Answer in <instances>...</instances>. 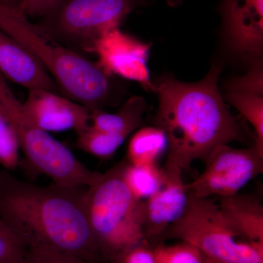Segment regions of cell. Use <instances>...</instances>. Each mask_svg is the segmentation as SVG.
Listing matches in <instances>:
<instances>
[{"label":"cell","mask_w":263,"mask_h":263,"mask_svg":"<svg viewBox=\"0 0 263 263\" xmlns=\"http://www.w3.org/2000/svg\"><path fill=\"white\" fill-rule=\"evenodd\" d=\"M123 164L103 174L86 193V209L100 252L119 258L124 252L145 241L141 202L123 180Z\"/></svg>","instance_id":"277c9868"},{"label":"cell","mask_w":263,"mask_h":263,"mask_svg":"<svg viewBox=\"0 0 263 263\" xmlns=\"http://www.w3.org/2000/svg\"><path fill=\"white\" fill-rule=\"evenodd\" d=\"M117 259L119 263H158L155 249H150L144 242L128 249Z\"/></svg>","instance_id":"cb8c5ba5"},{"label":"cell","mask_w":263,"mask_h":263,"mask_svg":"<svg viewBox=\"0 0 263 263\" xmlns=\"http://www.w3.org/2000/svg\"><path fill=\"white\" fill-rule=\"evenodd\" d=\"M227 101L249 122L254 131V145L263 153V75L257 64L248 73L234 78L226 86Z\"/></svg>","instance_id":"5bb4252c"},{"label":"cell","mask_w":263,"mask_h":263,"mask_svg":"<svg viewBox=\"0 0 263 263\" xmlns=\"http://www.w3.org/2000/svg\"><path fill=\"white\" fill-rule=\"evenodd\" d=\"M0 30L42 64L65 98L91 109H101L115 98L112 76L98 63L48 37L20 10L0 3Z\"/></svg>","instance_id":"3957f363"},{"label":"cell","mask_w":263,"mask_h":263,"mask_svg":"<svg viewBox=\"0 0 263 263\" xmlns=\"http://www.w3.org/2000/svg\"><path fill=\"white\" fill-rule=\"evenodd\" d=\"M162 174V181L157 191L141 202L145 239L164 235L187 206L189 195L182 179V169L177 164L166 160Z\"/></svg>","instance_id":"9c48e42d"},{"label":"cell","mask_w":263,"mask_h":263,"mask_svg":"<svg viewBox=\"0 0 263 263\" xmlns=\"http://www.w3.org/2000/svg\"><path fill=\"white\" fill-rule=\"evenodd\" d=\"M0 109L10 119L18 136L20 148L33 169L65 187H89L103 174L91 171L68 148L33 124L0 73Z\"/></svg>","instance_id":"5b68a950"},{"label":"cell","mask_w":263,"mask_h":263,"mask_svg":"<svg viewBox=\"0 0 263 263\" xmlns=\"http://www.w3.org/2000/svg\"><path fill=\"white\" fill-rule=\"evenodd\" d=\"M22 2V0H0V3L2 5L18 10H20Z\"/></svg>","instance_id":"484cf974"},{"label":"cell","mask_w":263,"mask_h":263,"mask_svg":"<svg viewBox=\"0 0 263 263\" xmlns=\"http://www.w3.org/2000/svg\"><path fill=\"white\" fill-rule=\"evenodd\" d=\"M77 135L78 147L100 159L111 157L127 139L126 137L102 133L91 128Z\"/></svg>","instance_id":"d6986e66"},{"label":"cell","mask_w":263,"mask_h":263,"mask_svg":"<svg viewBox=\"0 0 263 263\" xmlns=\"http://www.w3.org/2000/svg\"><path fill=\"white\" fill-rule=\"evenodd\" d=\"M158 263H205V256L188 243L161 245L155 249Z\"/></svg>","instance_id":"7402d4cb"},{"label":"cell","mask_w":263,"mask_h":263,"mask_svg":"<svg viewBox=\"0 0 263 263\" xmlns=\"http://www.w3.org/2000/svg\"><path fill=\"white\" fill-rule=\"evenodd\" d=\"M221 212L240 234L254 245L263 246V205L254 195L220 197Z\"/></svg>","instance_id":"9a60e30c"},{"label":"cell","mask_w":263,"mask_h":263,"mask_svg":"<svg viewBox=\"0 0 263 263\" xmlns=\"http://www.w3.org/2000/svg\"><path fill=\"white\" fill-rule=\"evenodd\" d=\"M193 246L208 258L224 263H263V246L240 234L213 197L189 195L187 206L164 235Z\"/></svg>","instance_id":"8992f818"},{"label":"cell","mask_w":263,"mask_h":263,"mask_svg":"<svg viewBox=\"0 0 263 263\" xmlns=\"http://www.w3.org/2000/svg\"><path fill=\"white\" fill-rule=\"evenodd\" d=\"M220 68L213 65L201 81L186 83L162 76L153 83L158 97L155 127L167 140V160L183 171L205 162L215 147L247 141L241 124L231 114L218 87Z\"/></svg>","instance_id":"6da1fadb"},{"label":"cell","mask_w":263,"mask_h":263,"mask_svg":"<svg viewBox=\"0 0 263 263\" xmlns=\"http://www.w3.org/2000/svg\"><path fill=\"white\" fill-rule=\"evenodd\" d=\"M0 73L28 90L62 94L51 76L32 53L0 30Z\"/></svg>","instance_id":"4fadbf2b"},{"label":"cell","mask_w":263,"mask_h":263,"mask_svg":"<svg viewBox=\"0 0 263 263\" xmlns=\"http://www.w3.org/2000/svg\"><path fill=\"white\" fill-rule=\"evenodd\" d=\"M122 176L133 196L140 201H144L160 186L162 168L158 167V164H123Z\"/></svg>","instance_id":"ac0fdd59"},{"label":"cell","mask_w":263,"mask_h":263,"mask_svg":"<svg viewBox=\"0 0 263 263\" xmlns=\"http://www.w3.org/2000/svg\"><path fill=\"white\" fill-rule=\"evenodd\" d=\"M60 0H22L20 10L27 17L41 18Z\"/></svg>","instance_id":"d4e9b609"},{"label":"cell","mask_w":263,"mask_h":263,"mask_svg":"<svg viewBox=\"0 0 263 263\" xmlns=\"http://www.w3.org/2000/svg\"><path fill=\"white\" fill-rule=\"evenodd\" d=\"M167 152V140L157 127H143L132 136L127 148V160L133 165L157 164Z\"/></svg>","instance_id":"e0dca14e"},{"label":"cell","mask_w":263,"mask_h":263,"mask_svg":"<svg viewBox=\"0 0 263 263\" xmlns=\"http://www.w3.org/2000/svg\"><path fill=\"white\" fill-rule=\"evenodd\" d=\"M146 104L141 97H133L119 111L107 113L102 109H91L89 128L94 130L127 138L143 124Z\"/></svg>","instance_id":"2e32d148"},{"label":"cell","mask_w":263,"mask_h":263,"mask_svg":"<svg viewBox=\"0 0 263 263\" xmlns=\"http://www.w3.org/2000/svg\"><path fill=\"white\" fill-rule=\"evenodd\" d=\"M83 188L36 186L0 172V218L27 247L46 246L92 262L100 250Z\"/></svg>","instance_id":"7a4b0ae2"},{"label":"cell","mask_w":263,"mask_h":263,"mask_svg":"<svg viewBox=\"0 0 263 263\" xmlns=\"http://www.w3.org/2000/svg\"><path fill=\"white\" fill-rule=\"evenodd\" d=\"M205 263H224L221 262H219V261L214 260V259H212L210 258H208V257H205Z\"/></svg>","instance_id":"4316f807"},{"label":"cell","mask_w":263,"mask_h":263,"mask_svg":"<svg viewBox=\"0 0 263 263\" xmlns=\"http://www.w3.org/2000/svg\"><path fill=\"white\" fill-rule=\"evenodd\" d=\"M205 169L190 183L188 195L196 198L233 196L263 173V153L254 143L246 148L229 144L215 147L207 157Z\"/></svg>","instance_id":"ba28073f"},{"label":"cell","mask_w":263,"mask_h":263,"mask_svg":"<svg viewBox=\"0 0 263 263\" xmlns=\"http://www.w3.org/2000/svg\"><path fill=\"white\" fill-rule=\"evenodd\" d=\"M24 112L33 124L46 132L73 129L77 134L89 128L91 108L43 89L29 90L22 103Z\"/></svg>","instance_id":"8fae6325"},{"label":"cell","mask_w":263,"mask_h":263,"mask_svg":"<svg viewBox=\"0 0 263 263\" xmlns=\"http://www.w3.org/2000/svg\"><path fill=\"white\" fill-rule=\"evenodd\" d=\"M224 30L230 47L241 56L262 52L263 0H224Z\"/></svg>","instance_id":"7c38bea8"},{"label":"cell","mask_w":263,"mask_h":263,"mask_svg":"<svg viewBox=\"0 0 263 263\" xmlns=\"http://www.w3.org/2000/svg\"><path fill=\"white\" fill-rule=\"evenodd\" d=\"M138 5V0H60L35 24L62 46L80 54L93 53L98 40Z\"/></svg>","instance_id":"52a82bcc"},{"label":"cell","mask_w":263,"mask_h":263,"mask_svg":"<svg viewBox=\"0 0 263 263\" xmlns=\"http://www.w3.org/2000/svg\"><path fill=\"white\" fill-rule=\"evenodd\" d=\"M26 251L23 240L0 218V263H21Z\"/></svg>","instance_id":"44dd1931"},{"label":"cell","mask_w":263,"mask_h":263,"mask_svg":"<svg viewBox=\"0 0 263 263\" xmlns=\"http://www.w3.org/2000/svg\"><path fill=\"white\" fill-rule=\"evenodd\" d=\"M21 263H92L46 246L27 247Z\"/></svg>","instance_id":"603a6c76"},{"label":"cell","mask_w":263,"mask_h":263,"mask_svg":"<svg viewBox=\"0 0 263 263\" xmlns=\"http://www.w3.org/2000/svg\"><path fill=\"white\" fill-rule=\"evenodd\" d=\"M20 145L16 132L10 119L0 109V164L13 171L19 163Z\"/></svg>","instance_id":"ffe728a7"},{"label":"cell","mask_w":263,"mask_h":263,"mask_svg":"<svg viewBox=\"0 0 263 263\" xmlns=\"http://www.w3.org/2000/svg\"><path fill=\"white\" fill-rule=\"evenodd\" d=\"M150 46L119 30L105 32L95 45L93 53L99 57L98 65L108 75L118 76L152 90L148 63Z\"/></svg>","instance_id":"30bf717a"}]
</instances>
